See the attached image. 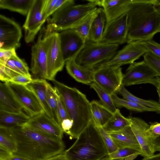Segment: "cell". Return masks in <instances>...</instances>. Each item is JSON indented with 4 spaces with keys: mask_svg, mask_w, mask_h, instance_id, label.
<instances>
[{
    "mask_svg": "<svg viewBox=\"0 0 160 160\" xmlns=\"http://www.w3.org/2000/svg\"><path fill=\"white\" fill-rule=\"evenodd\" d=\"M15 49H0V65H5L7 61L16 54Z\"/></svg>",
    "mask_w": 160,
    "mask_h": 160,
    "instance_id": "obj_44",
    "label": "cell"
},
{
    "mask_svg": "<svg viewBox=\"0 0 160 160\" xmlns=\"http://www.w3.org/2000/svg\"><path fill=\"white\" fill-rule=\"evenodd\" d=\"M64 152L68 160H108L109 156L92 119L73 144Z\"/></svg>",
    "mask_w": 160,
    "mask_h": 160,
    "instance_id": "obj_4",
    "label": "cell"
},
{
    "mask_svg": "<svg viewBox=\"0 0 160 160\" xmlns=\"http://www.w3.org/2000/svg\"><path fill=\"white\" fill-rule=\"evenodd\" d=\"M43 0H34L23 25L24 39L26 43L33 42L45 22L42 14Z\"/></svg>",
    "mask_w": 160,
    "mask_h": 160,
    "instance_id": "obj_14",
    "label": "cell"
},
{
    "mask_svg": "<svg viewBox=\"0 0 160 160\" xmlns=\"http://www.w3.org/2000/svg\"><path fill=\"white\" fill-rule=\"evenodd\" d=\"M74 3V0H68L47 19V26L58 32L72 29L97 8L91 2L78 5Z\"/></svg>",
    "mask_w": 160,
    "mask_h": 160,
    "instance_id": "obj_5",
    "label": "cell"
},
{
    "mask_svg": "<svg viewBox=\"0 0 160 160\" xmlns=\"http://www.w3.org/2000/svg\"><path fill=\"white\" fill-rule=\"evenodd\" d=\"M42 43L47 62V79L52 81L65 64L61 48L59 32L53 31L47 25L43 29Z\"/></svg>",
    "mask_w": 160,
    "mask_h": 160,
    "instance_id": "obj_7",
    "label": "cell"
},
{
    "mask_svg": "<svg viewBox=\"0 0 160 160\" xmlns=\"http://www.w3.org/2000/svg\"><path fill=\"white\" fill-rule=\"evenodd\" d=\"M23 108L12 94L7 83H0V110L18 112Z\"/></svg>",
    "mask_w": 160,
    "mask_h": 160,
    "instance_id": "obj_22",
    "label": "cell"
},
{
    "mask_svg": "<svg viewBox=\"0 0 160 160\" xmlns=\"http://www.w3.org/2000/svg\"><path fill=\"white\" fill-rule=\"evenodd\" d=\"M128 118L131 123V127L141 147L142 154L143 158L154 155L155 152L149 138L145 135L146 130L149 125L139 118L129 116Z\"/></svg>",
    "mask_w": 160,
    "mask_h": 160,
    "instance_id": "obj_18",
    "label": "cell"
},
{
    "mask_svg": "<svg viewBox=\"0 0 160 160\" xmlns=\"http://www.w3.org/2000/svg\"><path fill=\"white\" fill-rule=\"evenodd\" d=\"M109 133L118 148H129L138 151L142 154L141 147L131 126Z\"/></svg>",
    "mask_w": 160,
    "mask_h": 160,
    "instance_id": "obj_19",
    "label": "cell"
},
{
    "mask_svg": "<svg viewBox=\"0 0 160 160\" xmlns=\"http://www.w3.org/2000/svg\"><path fill=\"white\" fill-rule=\"evenodd\" d=\"M47 94L48 102L51 110L53 120L59 125L57 100L55 90L54 87L48 82L47 83Z\"/></svg>",
    "mask_w": 160,
    "mask_h": 160,
    "instance_id": "obj_34",
    "label": "cell"
},
{
    "mask_svg": "<svg viewBox=\"0 0 160 160\" xmlns=\"http://www.w3.org/2000/svg\"><path fill=\"white\" fill-rule=\"evenodd\" d=\"M148 51L160 58V44L152 39L144 41Z\"/></svg>",
    "mask_w": 160,
    "mask_h": 160,
    "instance_id": "obj_42",
    "label": "cell"
},
{
    "mask_svg": "<svg viewBox=\"0 0 160 160\" xmlns=\"http://www.w3.org/2000/svg\"><path fill=\"white\" fill-rule=\"evenodd\" d=\"M97 127L107 148L109 154L116 150L118 148L109 133L106 131L102 127Z\"/></svg>",
    "mask_w": 160,
    "mask_h": 160,
    "instance_id": "obj_37",
    "label": "cell"
},
{
    "mask_svg": "<svg viewBox=\"0 0 160 160\" xmlns=\"http://www.w3.org/2000/svg\"><path fill=\"white\" fill-rule=\"evenodd\" d=\"M32 80L31 77L19 74L12 78L9 82L17 84L26 86L30 83Z\"/></svg>",
    "mask_w": 160,
    "mask_h": 160,
    "instance_id": "obj_43",
    "label": "cell"
},
{
    "mask_svg": "<svg viewBox=\"0 0 160 160\" xmlns=\"http://www.w3.org/2000/svg\"><path fill=\"white\" fill-rule=\"evenodd\" d=\"M132 0H103L102 7L106 17V22L114 20L128 10Z\"/></svg>",
    "mask_w": 160,
    "mask_h": 160,
    "instance_id": "obj_21",
    "label": "cell"
},
{
    "mask_svg": "<svg viewBox=\"0 0 160 160\" xmlns=\"http://www.w3.org/2000/svg\"><path fill=\"white\" fill-rule=\"evenodd\" d=\"M13 155L12 152L0 146V160H7Z\"/></svg>",
    "mask_w": 160,
    "mask_h": 160,
    "instance_id": "obj_46",
    "label": "cell"
},
{
    "mask_svg": "<svg viewBox=\"0 0 160 160\" xmlns=\"http://www.w3.org/2000/svg\"><path fill=\"white\" fill-rule=\"evenodd\" d=\"M123 99L135 102L140 105L156 110L157 113L160 114V103L154 100H145L138 98L130 92L123 85L118 92Z\"/></svg>",
    "mask_w": 160,
    "mask_h": 160,
    "instance_id": "obj_30",
    "label": "cell"
},
{
    "mask_svg": "<svg viewBox=\"0 0 160 160\" xmlns=\"http://www.w3.org/2000/svg\"><path fill=\"white\" fill-rule=\"evenodd\" d=\"M6 83L23 109L31 117L45 113L36 95L27 85Z\"/></svg>",
    "mask_w": 160,
    "mask_h": 160,
    "instance_id": "obj_10",
    "label": "cell"
},
{
    "mask_svg": "<svg viewBox=\"0 0 160 160\" xmlns=\"http://www.w3.org/2000/svg\"><path fill=\"white\" fill-rule=\"evenodd\" d=\"M160 32V30H159V32Z\"/></svg>",
    "mask_w": 160,
    "mask_h": 160,
    "instance_id": "obj_57",
    "label": "cell"
},
{
    "mask_svg": "<svg viewBox=\"0 0 160 160\" xmlns=\"http://www.w3.org/2000/svg\"><path fill=\"white\" fill-rule=\"evenodd\" d=\"M111 96L116 107H124L129 110L139 112H157V111L154 109L140 105L129 100L120 98L117 94H113Z\"/></svg>",
    "mask_w": 160,
    "mask_h": 160,
    "instance_id": "obj_31",
    "label": "cell"
},
{
    "mask_svg": "<svg viewBox=\"0 0 160 160\" xmlns=\"http://www.w3.org/2000/svg\"><path fill=\"white\" fill-rule=\"evenodd\" d=\"M5 66L19 74L24 75L17 67L12 57L7 61Z\"/></svg>",
    "mask_w": 160,
    "mask_h": 160,
    "instance_id": "obj_47",
    "label": "cell"
},
{
    "mask_svg": "<svg viewBox=\"0 0 160 160\" xmlns=\"http://www.w3.org/2000/svg\"><path fill=\"white\" fill-rule=\"evenodd\" d=\"M61 48L65 62L74 59L83 47L85 42L74 30L69 29L59 33Z\"/></svg>",
    "mask_w": 160,
    "mask_h": 160,
    "instance_id": "obj_15",
    "label": "cell"
},
{
    "mask_svg": "<svg viewBox=\"0 0 160 160\" xmlns=\"http://www.w3.org/2000/svg\"><path fill=\"white\" fill-rule=\"evenodd\" d=\"M130 125L129 118L123 116L119 110L117 109L112 116L102 128L106 131L110 133L119 131Z\"/></svg>",
    "mask_w": 160,
    "mask_h": 160,
    "instance_id": "obj_28",
    "label": "cell"
},
{
    "mask_svg": "<svg viewBox=\"0 0 160 160\" xmlns=\"http://www.w3.org/2000/svg\"><path fill=\"white\" fill-rule=\"evenodd\" d=\"M143 57L145 62L160 77V58L148 51Z\"/></svg>",
    "mask_w": 160,
    "mask_h": 160,
    "instance_id": "obj_36",
    "label": "cell"
},
{
    "mask_svg": "<svg viewBox=\"0 0 160 160\" xmlns=\"http://www.w3.org/2000/svg\"><path fill=\"white\" fill-rule=\"evenodd\" d=\"M68 73L77 81L89 85L94 82V70L81 66L71 59L65 62Z\"/></svg>",
    "mask_w": 160,
    "mask_h": 160,
    "instance_id": "obj_20",
    "label": "cell"
},
{
    "mask_svg": "<svg viewBox=\"0 0 160 160\" xmlns=\"http://www.w3.org/2000/svg\"><path fill=\"white\" fill-rule=\"evenodd\" d=\"M128 20L127 12L114 20L106 22L102 37L99 43L119 45L126 42L128 30Z\"/></svg>",
    "mask_w": 160,
    "mask_h": 160,
    "instance_id": "obj_11",
    "label": "cell"
},
{
    "mask_svg": "<svg viewBox=\"0 0 160 160\" xmlns=\"http://www.w3.org/2000/svg\"><path fill=\"white\" fill-rule=\"evenodd\" d=\"M90 104L92 119L97 126L103 127L113 113L96 101H92Z\"/></svg>",
    "mask_w": 160,
    "mask_h": 160,
    "instance_id": "obj_26",
    "label": "cell"
},
{
    "mask_svg": "<svg viewBox=\"0 0 160 160\" xmlns=\"http://www.w3.org/2000/svg\"><path fill=\"white\" fill-rule=\"evenodd\" d=\"M141 160H160V152L149 157L143 158Z\"/></svg>",
    "mask_w": 160,
    "mask_h": 160,
    "instance_id": "obj_52",
    "label": "cell"
},
{
    "mask_svg": "<svg viewBox=\"0 0 160 160\" xmlns=\"http://www.w3.org/2000/svg\"><path fill=\"white\" fill-rule=\"evenodd\" d=\"M0 146L13 153L17 151L16 142L8 128L0 127Z\"/></svg>",
    "mask_w": 160,
    "mask_h": 160,
    "instance_id": "obj_33",
    "label": "cell"
},
{
    "mask_svg": "<svg viewBox=\"0 0 160 160\" xmlns=\"http://www.w3.org/2000/svg\"><path fill=\"white\" fill-rule=\"evenodd\" d=\"M57 0H43L42 14L46 20L51 15L52 11Z\"/></svg>",
    "mask_w": 160,
    "mask_h": 160,
    "instance_id": "obj_39",
    "label": "cell"
},
{
    "mask_svg": "<svg viewBox=\"0 0 160 160\" xmlns=\"http://www.w3.org/2000/svg\"><path fill=\"white\" fill-rule=\"evenodd\" d=\"M160 0H132L127 42L152 39L160 29Z\"/></svg>",
    "mask_w": 160,
    "mask_h": 160,
    "instance_id": "obj_2",
    "label": "cell"
},
{
    "mask_svg": "<svg viewBox=\"0 0 160 160\" xmlns=\"http://www.w3.org/2000/svg\"><path fill=\"white\" fill-rule=\"evenodd\" d=\"M5 65H0V79L3 82H9L10 79L6 73L5 70Z\"/></svg>",
    "mask_w": 160,
    "mask_h": 160,
    "instance_id": "obj_48",
    "label": "cell"
},
{
    "mask_svg": "<svg viewBox=\"0 0 160 160\" xmlns=\"http://www.w3.org/2000/svg\"><path fill=\"white\" fill-rule=\"evenodd\" d=\"M46 160H68L64 152L60 154L54 156Z\"/></svg>",
    "mask_w": 160,
    "mask_h": 160,
    "instance_id": "obj_51",
    "label": "cell"
},
{
    "mask_svg": "<svg viewBox=\"0 0 160 160\" xmlns=\"http://www.w3.org/2000/svg\"><path fill=\"white\" fill-rule=\"evenodd\" d=\"M34 0H0L1 8L27 16Z\"/></svg>",
    "mask_w": 160,
    "mask_h": 160,
    "instance_id": "obj_27",
    "label": "cell"
},
{
    "mask_svg": "<svg viewBox=\"0 0 160 160\" xmlns=\"http://www.w3.org/2000/svg\"><path fill=\"white\" fill-rule=\"evenodd\" d=\"M43 29L40 32L37 41L31 48L30 71L37 78L47 79V62L45 51L42 43Z\"/></svg>",
    "mask_w": 160,
    "mask_h": 160,
    "instance_id": "obj_16",
    "label": "cell"
},
{
    "mask_svg": "<svg viewBox=\"0 0 160 160\" xmlns=\"http://www.w3.org/2000/svg\"><path fill=\"white\" fill-rule=\"evenodd\" d=\"M19 24L10 18L0 15V49H15L20 46L22 37Z\"/></svg>",
    "mask_w": 160,
    "mask_h": 160,
    "instance_id": "obj_13",
    "label": "cell"
},
{
    "mask_svg": "<svg viewBox=\"0 0 160 160\" xmlns=\"http://www.w3.org/2000/svg\"><path fill=\"white\" fill-rule=\"evenodd\" d=\"M103 0H87L88 2H91L95 4L97 6L98 5L100 7H102Z\"/></svg>",
    "mask_w": 160,
    "mask_h": 160,
    "instance_id": "obj_53",
    "label": "cell"
},
{
    "mask_svg": "<svg viewBox=\"0 0 160 160\" xmlns=\"http://www.w3.org/2000/svg\"><path fill=\"white\" fill-rule=\"evenodd\" d=\"M112 160H129V159L126 158H121L119 159H113Z\"/></svg>",
    "mask_w": 160,
    "mask_h": 160,
    "instance_id": "obj_56",
    "label": "cell"
},
{
    "mask_svg": "<svg viewBox=\"0 0 160 160\" xmlns=\"http://www.w3.org/2000/svg\"><path fill=\"white\" fill-rule=\"evenodd\" d=\"M107 19L102 8H100L98 14L94 19L90 30L88 40L99 42L104 31Z\"/></svg>",
    "mask_w": 160,
    "mask_h": 160,
    "instance_id": "obj_25",
    "label": "cell"
},
{
    "mask_svg": "<svg viewBox=\"0 0 160 160\" xmlns=\"http://www.w3.org/2000/svg\"><path fill=\"white\" fill-rule=\"evenodd\" d=\"M17 146L13 153L27 160H46L64 152L62 139L34 129L25 123L8 128Z\"/></svg>",
    "mask_w": 160,
    "mask_h": 160,
    "instance_id": "obj_1",
    "label": "cell"
},
{
    "mask_svg": "<svg viewBox=\"0 0 160 160\" xmlns=\"http://www.w3.org/2000/svg\"><path fill=\"white\" fill-rule=\"evenodd\" d=\"M100 8H96L72 29L78 33L85 42L88 40L89 33L92 23L99 12Z\"/></svg>",
    "mask_w": 160,
    "mask_h": 160,
    "instance_id": "obj_29",
    "label": "cell"
},
{
    "mask_svg": "<svg viewBox=\"0 0 160 160\" xmlns=\"http://www.w3.org/2000/svg\"><path fill=\"white\" fill-rule=\"evenodd\" d=\"M119 47L117 44H104L88 41L74 60L81 66L94 70L111 59Z\"/></svg>",
    "mask_w": 160,
    "mask_h": 160,
    "instance_id": "obj_6",
    "label": "cell"
},
{
    "mask_svg": "<svg viewBox=\"0 0 160 160\" xmlns=\"http://www.w3.org/2000/svg\"><path fill=\"white\" fill-rule=\"evenodd\" d=\"M123 75L120 67L98 68L94 69V82L111 95L117 94L122 85Z\"/></svg>",
    "mask_w": 160,
    "mask_h": 160,
    "instance_id": "obj_12",
    "label": "cell"
},
{
    "mask_svg": "<svg viewBox=\"0 0 160 160\" xmlns=\"http://www.w3.org/2000/svg\"><path fill=\"white\" fill-rule=\"evenodd\" d=\"M45 79L36 78L27 85L35 93L45 114L53 119L51 110L48 105L47 94V83Z\"/></svg>",
    "mask_w": 160,
    "mask_h": 160,
    "instance_id": "obj_23",
    "label": "cell"
},
{
    "mask_svg": "<svg viewBox=\"0 0 160 160\" xmlns=\"http://www.w3.org/2000/svg\"><path fill=\"white\" fill-rule=\"evenodd\" d=\"M153 146L155 152H160V136L155 138H149Z\"/></svg>",
    "mask_w": 160,
    "mask_h": 160,
    "instance_id": "obj_49",
    "label": "cell"
},
{
    "mask_svg": "<svg viewBox=\"0 0 160 160\" xmlns=\"http://www.w3.org/2000/svg\"><path fill=\"white\" fill-rule=\"evenodd\" d=\"M25 124L49 136L62 139L64 132L61 127L45 113L31 117Z\"/></svg>",
    "mask_w": 160,
    "mask_h": 160,
    "instance_id": "obj_17",
    "label": "cell"
},
{
    "mask_svg": "<svg viewBox=\"0 0 160 160\" xmlns=\"http://www.w3.org/2000/svg\"><path fill=\"white\" fill-rule=\"evenodd\" d=\"M159 78L143 60L130 64L123 75L122 85L125 87L149 83L156 87Z\"/></svg>",
    "mask_w": 160,
    "mask_h": 160,
    "instance_id": "obj_8",
    "label": "cell"
},
{
    "mask_svg": "<svg viewBox=\"0 0 160 160\" xmlns=\"http://www.w3.org/2000/svg\"><path fill=\"white\" fill-rule=\"evenodd\" d=\"M127 43L122 49L118 51L111 59L94 69L100 68L119 67L125 64H130L148 51L144 41H135Z\"/></svg>",
    "mask_w": 160,
    "mask_h": 160,
    "instance_id": "obj_9",
    "label": "cell"
},
{
    "mask_svg": "<svg viewBox=\"0 0 160 160\" xmlns=\"http://www.w3.org/2000/svg\"><path fill=\"white\" fill-rule=\"evenodd\" d=\"M157 92L159 97V101L160 103V77L159 78L158 84L156 87Z\"/></svg>",
    "mask_w": 160,
    "mask_h": 160,
    "instance_id": "obj_55",
    "label": "cell"
},
{
    "mask_svg": "<svg viewBox=\"0 0 160 160\" xmlns=\"http://www.w3.org/2000/svg\"><path fill=\"white\" fill-rule=\"evenodd\" d=\"M89 85L98 94L102 104L113 113H114L117 109L113 101L111 95L94 82Z\"/></svg>",
    "mask_w": 160,
    "mask_h": 160,
    "instance_id": "obj_32",
    "label": "cell"
},
{
    "mask_svg": "<svg viewBox=\"0 0 160 160\" xmlns=\"http://www.w3.org/2000/svg\"><path fill=\"white\" fill-rule=\"evenodd\" d=\"M55 90L57 100L58 113L59 125L60 126L63 120L69 118L65 106L60 96L56 90L55 89Z\"/></svg>",
    "mask_w": 160,
    "mask_h": 160,
    "instance_id": "obj_38",
    "label": "cell"
},
{
    "mask_svg": "<svg viewBox=\"0 0 160 160\" xmlns=\"http://www.w3.org/2000/svg\"><path fill=\"white\" fill-rule=\"evenodd\" d=\"M141 153L134 149L127 148H118L113 152L109 154L108 160L126 158L133 160Z\"/></svg>",
    "mask_w": 160,
    "mask_h": 160,
    "instance_id": "obj_35",
    "label": "cell"
},
{
    "mask_svg": "<svg viewBox=\"0 0 160 160\" xmlns=\"http://www.w3.org/2000/svg\"><path fill=\"white\" fill-rule=\"evenodd\" d=\"M73 125L72 121L68 118L63 120L60 126L63 132L69 136Z\"/></svg>",
    "mask_w": 160,
    "mask_h": 160,
    "instance_id": "obj_45",
    "label": "cell"
},
{
    "mask_svg": "<svg viewBox=\"0 0 160 160\" xmlns=\"http://www.w3.org/2000/svg\"><path fill=\"white\" fill-rule=\"evenodd\" d=\"M15 64L18 68L25 75L31 77L29 72V68L25 61L20 58L17 55L14 54L12 56Z\"/></svg>",
    "mask_w": 160,
    "mask_h": 160,
    "instance_id": "obj_40",
    "label": "cell"
},
{
    "mask_svg": "<svg viewBox=\"0 0 160 160\" xmlns=\"http://www.w3.org/2000/svg\"><path fill=\"white\" fill-rule=\"evenodd\" d=\"M7 160H27L21 157L13 155L12 157Z\"/></svg>",
    "mask_w": 160,
    "mask_h": 160,
    "instance_id": "obj_54",
    "label": "cell"
},
{
    "mask_svg": "<svg viewBox=\"0 0 160 160\" xmlns=\"http://www.w3.org/2000/svg\"><path fill=\"white\" fill-rule=\"evenodd\" d=\"M31 117L22 111L12 112L0 110V127L9 128L26 123Z\"/></svg>",
    "mask_w": 160,
    "mask_h": 160,
    "instance_id": "obj_24",
    "label": "cell"
},
{
    "mask_svg": "<svg viewBox=\"0 0 160 160\" xmlns=\"http://www.w3.org/2000/svg\"><path fill=\"white\" fill-rule=\"evenodd\" d=\"M52 81L65 106L69 119L73 122L69 138L77 139L92 119L90 102L76 88L69 87L55 79Z\"/></svg>",
    "mask_w": 160,
    "mask_h": 160,
    "instance_id": "obj_3",
    "label": "cell"
},
{
    "mask_svg": "<svg viewBox=\"0 0 160 160\" xmlns=\"http://www.w3.org/2000/svg\"><path fill=\"white\" fill-rule=\"evenodd\" d=\"M68 1V0H57L52 11L51 15L63 5L66 2Z\"/></svg>",
    "mask_w": 160,
    "mask_h": 160,
    "instance_id": "obj_50",
    "label": "cell"
},
{
    "mask_svg": "<svg viewBox=\"0 0 160 160\" xmlns=\"http://www.w3.org/2000/svg\"><path fill=\"white\" fill-rule=\"evenodd\" d=\"M150 125L146 130L145 135L148 138H153L160 136V123L150 122Z\"/></svg>",
    "mask_w": 160,
    "mask_h": 160,
    "instance_id": "obj_41",
    "label": "cell"
}]
</instances>
